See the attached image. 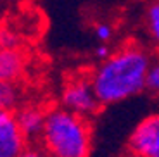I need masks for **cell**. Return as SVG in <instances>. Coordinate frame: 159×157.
<instances>
[{"label": "cell", "mask_w": 159, "mask_h": 157, "mask_svg": "<svg viewBox=\"0 0 159 157\" xmlns=\"http://www.w3.org/2000/svg\"><path fill=\"white\" fill-rule=\"evenodd\" d=\"M152 61L151 52L139 43L125 45L107 59L100 61L90 74L100 104L112 105L142 93L147 87Z\"/></svg>", "instance_id": "1"}, {"label": "cell", "mask_w": 159, "mask_h": 157, "mask_svg": "<svg viewBox=\"0 0 159 157\" xmlns=\"http://www.w3.org/2000/svg\"><path fill=\"white\" fill-rule=\"evenodd\" d=\"M40 143L48 157H90V123L85 116L64 107H54L47 110Z\"/></svg>", "instance_id": "2"}, {"label": "cell", "mask_w": 159, "mask_h": 157, "mask_svg": "<svg viewBox=\"0 0 159 157\" xmlns=\"http://www.w3.org/2000/svg\"><path fill=\"white\" fill-rule=\"evenodd\" d=\"M61 104L64 109L85 116V118L95 114L102 105L90 78H75L66 83L61 93Z\"/></svg>", "instance_id": "3"}, {"label": "cell", "mask_w": 159, "mask_h": 157, "mask_svg": "<svg viewBox=\"0 0 159 157\" xmlns=\"http://www.w3.org/2000/svg\"><path fill=\"white\" fill-rule=\"evenodd\" d=\"M130 157H159V114L143 118L128 138Z\"/></svg>", "instance_id": "4"}, {"label": "cell", "mask_w": 159, "mask_h": 157, "mask_svg": "<svg viewBox=\"0 0 159 157\" xmlns=\"http://www.w3.org/2000/svg\"><path fill=\"white\" fill-rule=\"evenodd\" d=\"M28 149L14 110H0V157H19Z\"/></svg>", "instance_id": "5"}, {"label": "cell", "mask_w": 159, "mask_h": 157, "mask_svg": "<svg viewBox=\"0 0 159 157\" xmlns=\"http://www.w3.org/2000/svg\"><path fill=\"white\" fill-rule=\"evenodd\" d=\"M16 116H17V123L21 126V131L28 138V141H33V140L40 141L45 128L47 112L36 105H26L17 110Z\"/></svg>", "instance_id": "6"}, {"label": "cell", "mask_w": 159, "mask_h": 157, "mask_svg": "<svg viewBox=\"0 0 159 157\" xmlns=\"http://www.w3.org/2000/svg\"><path fill=\"white\" fill-rule=\"evenodd\" d=\"M23 67L24 61L17 48H0V81H16Z\"/></svg>", "instance_id": "7"}, {"label": "cell", "mask_w": 159, "mask_h": 157, "mask_svg": "<svg viewBox=\"0 0 159 157\" xmlns=\"http://www.w3.org/2000/svg\"><path fill=\"white\" fill-rule=\"evenodd\" d=\"M143 24H145V33L151 43L159 48V0H152L145 7Z\"/></svg>", "instance_id": "8"}, {"label": "cell", "mask_w": 159, "mask_h": 157, "mask_svg": "<svg viewBox=\"0 0 159 157\" xmlns=\"http://www.w3.org/2000/svg\"><path fill=\"white\" fill-rule=\"evenodd\" d=\"M19 88L14 81H0V110H14L19 104Z\"/></svg>", "instance_id": "9"}, {"label": "cell", "mask_w": 159, "mask_h": 157, "mask_svg": "<svg viewBox=\"0 0 159 157\" xmlns=\"http://www.w3.org/2000/svg\"><path fill=\"white\" fill-rule=\"evenodd\" d=\"M145 90L149 92L151 95L159 98V57L152 61L151 64V69H149V74H147V87Z\"/></svg>", "instance_id": "10"}, {"label": "cell", "mask_w": 159, "mask_h": 157, "mask_svg": "<svg viewBox=\"0 0 159 157\" xmlns=\"http://www.w3.org/2000/svg\"><path fill=\"white\" fill-rule=\"evenodd\" d=\"M93 35L100 43H107L114 35V29L109 23H97L95 28H93Z\"/></svg>", "instance_id": "11"}, {"label": "cell", "mask_w": 159, "mask_h": 157, "mask_svg": "<svg viewBox=\"0 0 159 157\" xmlns=\"http://www.w3.org/2000/svg\"><path fill=\"white\" fill-rule=\"evenodd\" d=\"M19 157H48L45 154L43 149H38V147H28V149L24 150Z\"/></svg>", "instance_id": "12"}, {"label": "cell", "mask_w": 159, "mask_h": 157, "mask_svg": "<svg viewBox=\"0 0 159 157\" xmlns=\"http://www.w3.org/2000/svg\"><path fill=\"white\" fill-rule=\"evenodd\" d=\"M95 55H97L99 61H104L111 55V50H109V47L106 43H100V45H97V48H95Z\"/></svg>", "instance_id": "13"}, {"label": "cell", "mask_w": 159, "mask_h": 157, "mask_svg": "<svg viewBox=\"0 0 159 157\" xmlns=\"http://www.w3.org/2000/svg\"><path fill=\"white\" fill-rule=\"evenodd\" d=\"M24 2H30V0H24Z\"/></svg>", "instance_id": "14"}]
</instances>
